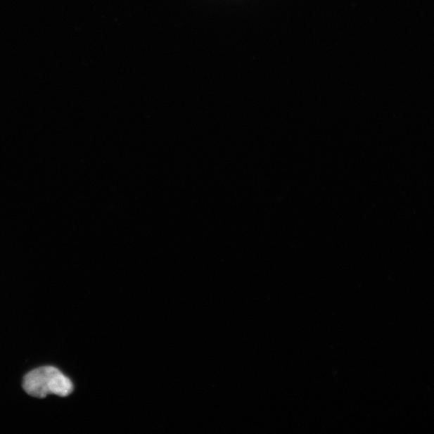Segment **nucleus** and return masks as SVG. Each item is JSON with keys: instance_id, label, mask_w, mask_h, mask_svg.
<instances>
[{"instance_id": "nucleus-1", "label": "nucleus", "mask_w": 434, "mask_h": 434, "mask_svg": "<svg viewBox=\"0 0 434 434\" xmlns=\"http://www.w3.org/2000/svg\"><path fill=\"white\" fill-rule=\"evenodd\" d=\"M23 388L28 395L37 398H44L49 394L67 397L73 391L72 381L52 366L28 373L23 381Z\"/></svg>"}]
</instances>
